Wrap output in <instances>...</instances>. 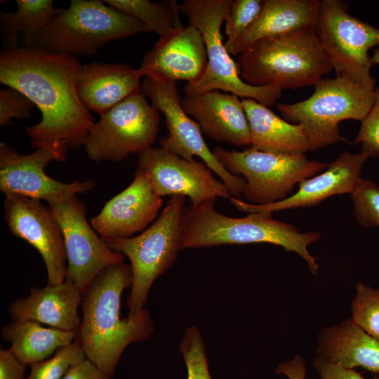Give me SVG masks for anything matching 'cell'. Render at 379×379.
<instances>
[{"mask_svg":"<svg viewBox=\"0 0 379 379\" xmlns=\"http://www.w3.org/2000/svg\"><path fill=\"white\" fill-rule=\"evenodd\" d=\"M82 65L77 57L27 47L3 49L0 82L18 89L38 107L41 121L27 126L32 147L53 152L65 161L69 149L84 146L95 119L77 91Z\"/></svg>","mask_w":379,"mask_h":379,"instance_id":"1","label":"cell"},{"mask_svg":"<svg viewBox=\"0 0 379 379\" xmlns=\"http://www.w3.org/2000/svg\"><path fill=\"white\" fill-rule=\"evenodd\" d=\"M131 281L130 265L116 263L102 270L82 293L83 314L74 340L86 357L111 377L127 346L146 341L154 330L145 308L120 317L121 295Z\"/></svg>","mask_w":379,"mask_h":379,"instance_id":"2","label":"cell"},{"mask_svg":"<svg viewBox=\"0 0 379 379\" xmlns=\"http://www.w3.org/2000/svg\"><path fill=\"white\" fill-rule=\"evenodd\" d=\"M209 199L185 207L182 218L180 250L225 244L269 243L281 246L302 258L310 272L316 275L319 265L307 250L321 237L318 232L302 233L293 225L272 217V214L250 213L233 218L218 212Z\"/></svg>","mask_w":379,"mask_h":379,"instance_id":"3","label":"cell"},{"mask_svg":"<svg viewBox=\"0 0 379 379\" xmlns=\"http://www.w3.org/2000/svg\"><path fill=\"white\" fill-rule=\"evenodd\" d=\"M238 65L246 84L281 90L314 86L333 70L314 27L260 40L240 54Z\"/></svg>","mask_w":379,"mask_h":379,"instance_id":"4","label":"cell"},{"mask_svg":"<svg viewBox=\"0 0 379 379\" xmlns=\"http://www.w3.org/2000/svg\"><path fill=\"white\" fill-rule=\"evenodd\" d=\"M150 32L104 1L71 0L48 23L34 48L74 57L91 55L112 41Z\"/></svg>","mask_w":379,"mask_h":379,"instance_id":"5","label":"cell"},{"mask_svg":"<svg viewBox=\"0 0 379 379\" xmlns=\"http://www.w3.org/2000/svg\"><path fill=\"white\" fill-rule=\"evenodd\" d=\"M186 197L171 196L157 219L136 236L102 238L112 250L130 260L132 273L127 298L128 317L144 308L150 288L175 262L180 250L181 226Z\"/></svg>","mask_w":379,"mask_h":379,"instance_id":"6","label":"cell"},{"mask_svg":"<svg viewBox=\"0 0 379 379\" xmlns=\"http://www.w3.org/2000/svg\"><path fill=\"white\" fill-rule=\"evenodd\" d=\"M233 0H185L179 4L180 11L187 16L190 24L202 34L207 53V67L201 79L185 87L186 95L213 90L251 98L267 107L276 104L281 89L274 86H255L241 77L238 63L230 57L221 33Z\"/></svg>","mask_w":379,"mask_h":379,"instance_id":"7","label":"cell"},{"mask_svg":"<svg viewBox=\"0 0 379 379\" xmlns=\"http://www.w3.org/2000/svg\"><path fill=\"white\" fill-rule=\"evenodd\" d=\"M375 88L340 77L321 79L307 99L280 103L277 107L286 121L304 128L311 150H317L347 141L340 133L339 123L347 119L361 121L373 105Z\"/></svg>","mask_w":379,"mask_h":379,"instance_id":"8","label":"cell"},{"mask_svg":"<svg viewBox=\"0 0 379 379\" xmlns=\"http://www.w3.org/2000/svg\"><path fill=\"white\" fill-rule=\"evenodd\" d=\"M212 152L230 173L246 180L242 192L245 201L267 205L289 197L296 184L324 171L328 164L308 159L305 154L263 152L251 147L242 151L220 146Z\"/></svg>","mask_w":379,"mask_h":379,"instance_id":"9","label":"cell"},{"mask_svg":"<svg viewBox=\"0 0 379 379\" xmlns=\"http://www.w3.org/2000/svg\"><path fill=\"white\" fill-rule=\"evenodd\" d=\"M315 31L337 77L375 88L368 51L379 45V29L352 16L347 4L320 1Z\"/></svg>","mask_w":379,"mask_h":379,"instance_id":"10","label":"cell"},{"mask_svg":"<svg viewBox=\"0 0 379 379\" xmlns=\"http://www.w3.org/2000/svg\"><path fill=\"white\" fill-rule=\"evenodd\" d=\"M136 92L100 115L84 144L93 162H120L152 147L159 131V113Z\"/></svg>","mask_w":379,"mask_h":379,"instance_id":"11","label":"cell"},{"mask_svg":"<svg viewBox=\"0 0 379 379\" xmlns=\"http://www.w3.org/2000/svg\"><path fill=\"white\" fill-rule=\"evenodd\" d=\"M140 91L166 118L168 135L159 140L160 147L187 160L199 157L227 185L232 196L239 198L245 179L227 171L215 157L203 138L198 123L183 109L176 82L145 77L141 82Z\"/></svg>","mask_w":379,"mask_h":379,"instance_id":"12","label":"cell"},{"mask_svg":"<svg viewBox=\"0 0 379 379\" xmlns=\"http://www.w3.org/2000/svg\"><path fill=\"white\" fill-rule=\"evenodd\" d=\"M60 227L65 247L67 278L83 293L95 277L125 256L110 248L86 217V208L77 196L48 205Z\"/></svg>","mask_w":379,"mask_h":379,"instance_id":"13","label":"cell"},{"mask_svg":"<svg viewBox=\"0 0 379 379\" xmlns=\"http://www.w3.org/2000/svg\"><path fill=\"white\" fill-rule=\"evenodd\" d=\"M59 161L57 156L44 148L23 154L6 142L0 143V190L5 194H16L46 201L48 205L65 201L92 190L95 182L88 179L62 182L48 175L46 167Z\"/></svg>","mask_w":379,"mask_h":379,"instance_id":"14","label":"cell"},{"mask_svg":"<svg viewBox=\"0 0 379 379\" xmlns=\"http://www.w3.org/2000/svg\"><path fill=\"white\" fill-rule=\"evenodd\" d=\"M137 166L161 197L182 195L189 197L192 204H197L232 197L227 185L215 178L204 162L182 159L161 147H152L138 154Z\"/></svg>","mask_w":379,"mask_h":379,"instance_id":"15","label":"cell"},{"mask_svg":"<svg viewBox=\"0 0 379 379\" xmlns=\"http://www.w3.org/2000/svg\"><path fill=\"white\" fill-rule=\"evenodd\" d=\"M4 219L15 237L40 253L47 272V284L67 278V261L62 233L49 206L40 200L16 194L5 195Z\"/></svg>","mask_w":379,"mask_h":379,"instance_id":"16","label":"cell"},{"mask_svg":"<svg viewBox=\"0 0 379 379\" xmlns=\"http://www.w3.org/2000/svg\"><path fill=\"white\" fill-rule=\"evenodd\" d=\"M207 62L202 34L189 23L159 38L144 55L138 70L142 77L154 80L194 84L204 76Z\"/></svg>","mask_w":379,"mask_h":379,"instance_id":"17","label":"cell"},{"mask_svg":"<svg viewBox=\"0 0 379 379\" xmlns=\"http://www.w3.org/2000/svg\"><path fill=\"white\" fill-rule=\"evenodd\" d=\"M368 156L363 152H345L328 164L322 172L299 183L297 192L282 201L267 204H251L232 197L230 202L239 211L248 213L275 212L315 206L334 195L352 194L361 179L362 167Z\"/></svg>","mask_w":379,"mask_h":379,"instance_id":"18","label":"cell"},{"mask_svg":"<svg viewBox=\"0 0 379 379\" xmlns=\"http://www.w3.org/2000/svg\"><path fill=\"white\" fill-rule=\"evenodd\" d=\"M162 204L146 175L137 170L131 183L107 201L90 223L102 238L133 237L157 219Z\"/></svg>","mask_w":379,"mask_h":379,"instance_id":"19","label":"cell"},{"mask_svg":"<svg viewBox=\"0 0 379 379\" xmlns=\"http://www.w3.org/2000/svg\"><path fill=\"white\" fill-rule=\"evenodd\" d=\"M181 103L211 139L238 147L251 145L249 123L241 99L237 95L213 90L185 95Z\"/></svg>","mask_w":379,"mask_h":379,"instance_id":"20","label":"cell"},{"mask_svg":"<svg viewBox=\"0 0 379 379\" xmlns=\"http://www.w3.org/2000/svg\"><path fill=\"white\" fill-rule=\"evenodd\" d=\"M81 299V289L66 278L57 284L30 288L29 294L13 300L8 311L13 321H34L76 333L81 323L78 307Z\"/></svg>","mask_w":379,"mask_h":379,"instance_id":"21","label":"cell"},{"mask_svg":"<svg viewBox=\"0 0 379 379\" xmlns=\"http://www.w3.org/2000/svg\"><path fill=\"white\" fill-rule=\"evenodd\" d=\"M141 77L138 69L122 62L88 63L80 69L77 91L86 109L101 115L129 95L140 91Z\"/></svg>","mask_w":379,"mask_h":379,"instance_id":"22","label":"cell"},{"mask_svg":"<svg viewBox=\"0 0 379 379\" xmlns=\"http://www.w3.org/2000/svg\"><path fill=\"white\" fill-rule=\"evenodd\" d=\"M319 7L318 0H264L253 25L225 46L230 55L241 54L260 40L315 27Z\"/></svg>","mask_w":379,"mask_h":379,"instance_id":"23","label":"cell"},{"mask_svg":"<svg viewBox=\"0 0 379 379\" xmlns=\"http://www.w3.org/2000/svg\"><path fill=\"white\" fill-rule=\"evenodd\" d=\"M317 340L318 356L347 368L359 367L379 374V340L352 318L324 327Z\"/></svg>","mask_w":379,"mask_h":379,"instance_id":"24","label":"cell"},{"mask_svg":"<svg viewBox=\"0 0 379 379\" xmlns=\"http://www.w3.org/2000/svg\"><path fill=\"white\" fill-rule=\"evenodd\" d=\"M251 131V147L260 151L305 154L311 145L304 128L280 118L268 107L241 98Z\"/></svg>","mask_w":379,"mask_h":379,"instance_id":"25","label":"cell"},{"mask_svg":"<svg viewBox=\"0 0 379 379\" xmlns=\"http://www.w3.org/2000/svg\"><path fill=\"white\" fill-rule=\"evenodd\" d=\"M1 336L11 343L9 348L25 365L42 361L75 340L76 333L46 328L34 321H13L3 326Z\"/></svg>","mask_w":379,"mask_h":379,"instance_id":"26","label":"cell"},{"mask_svg":"<svg viewBox=\"0 0 379 379\" xmlns=\"http://www.w3.org/2000/svg\"><path fill=\"white\" fill-rule=\"evenodd\" d=\"M14 13H0L4 49L17 48V32H22L25 47L34 48L48 23L59 12L52 0H16Z\"/></svg>","mask_w":379,"mask_h":379,"instance_id":"27","label":"cell"},{"mask_svg":"<svg viewBox=\"0 0 379 379\" xmlns=\"http://www.w3.org/2000/svg\"><path fill=\"white\" fill-rule=\"evenodd\" d=\"M109 6L135 18L164 38L182 27L179 4L175 0H106Z\"/></svg>","mask_w":379,"mask_h":379,"instance_id":"28","label":"cell"},{"mask_svg":"<svg viewBox=\"0 0 379 379\" xmlns=\"http://www.w3.org/2000/svg\"><path fill=\"white\" fill-rule=\"evenodd\" d=\"M351 303L352 319L371 336L379 340V288L359 281Z\"/></svg>","mask_w":379,"mask_h":379,"instance_id":"29","label":"cell"},{"mask_svg":"<svg viewBox=\"0 0 379 379\" xmlns=\"http://www.w3.org/2000/svg\"><path fill=\"white\" fill-rule=\"evenodd\" d=\"M77 341L58 349L48 359L30 366L31 371L25 379H62L73 365L86 359Z\"/></svg>","mask_w":379,"mask_h":379,"instance_id":"30","label":"cell"},{"mask_svg":"<svg viewBox=\"0 0 379 379\" xmlns=\"http://www.w3.org/2000/svg\"><path fill=\"white\" fill-rule=\"evenodd\" d=\"M350 195L358 223L365 228L379 227V186L361 178Z\"/></svg>","mask_w":379,"mask_h":379,"instance_id":"31","label":"cell"},{"mask_svg":"<svg viewBox=\"0 0 379 379\" xmlns=\"http://www.w3.org/2000/svg\"><path fill=\"white\" fill-rule=\"evenodd\" d=\"M180 350L187 366V379H212L203 338L196 326H190L185 331Z\"/></svg>","mask_w":379,"mask_h":379,"instance_id":"32","label":"cell"},{"mask_svg":"<svg viewBox=\"0 0 379 379\" xmlns=\"http://www.w3.org/2000/svg\"><path fill=\"white\" fill-rule=\"evenodd\" d=\"M264 0H235L225 21L227 41H232L246 32L258 18Z\"/></svg>","mask_w":379,"mask_h":379,"instance_id":"33","label":"cell"},{"mask_svg":"<svg viewBox=\"0 0 379 379\" xmlns=\"http://www.w3.org/2000/svg\"><path fill=\"white\" fill-rule=\"evenodd\" d=\"M352 144L361 145V152L368 157H379V86L375 87L374 100Z\"/></svg>","mask_w":379,"mask_h":379,"instance_id":"34","label":"cell"},{"mask_svg":"<svg viewBox=\"0 0 379 379\" xmlns=\"http://www.w3.org/2000/svg\"><path fill=\"white\" fill-rule=\"evenodd\" d=\"M36 105L16 88L8 87L0 91V126L11 125L13 118L29 119Z\"/></svg>","mask_w":379,"mask_h":379,"instance_id":"35","label":"cell"},{"mask_svg":"<svg viewBox=\"0 0 379 379\" xmlns=\"http://www.w3.org/2000/svg\"><path fill=\"white\" fill-rule=\"evenodd\" d=\"M312 365L321 379H369L354 369L343 367L318 355ZM370 379H379V377L375 376Z\"/></svg>","mask_w":379,"mask_h":379,"instance_id":"36","label":"cell"},{"mask_svg":"<svg viewBox=\"0 0 379 379\" xmlns=\"http://www.w3.org/2000/svg\"><path fill=\"white\" fill-rule=\"evenodd\" d=\"M26 366L10 349L0 350V379H25Z\"/></svg>","mask_w":379,"mask_h":379,"instance_id":"37","label":"cell"},{"mask_svg":"<svg viewBox=\"0 0 379 379\" xmlns=\"http://www.w3.org/2000/svg\"><path fill=\"white\" fill-rule=\"evenodd\" d=\"M62 379H114L86 358L73 365Z\"/></svg>","mask_w":379,"mask_h":379,"instance_id":"38","label":"cell"},{"mask_svg":"<svg viewBox=\"0 0 379 379\" xmlns=\"http://www.w3.org/2000/svg\"><path fill=\"white\" fill-rule=\"evenodd\" d=\"M275 373L285 375L288 379H305L307 368L305 360L300 355H295L278 365Z\"/></svg>","mask_w":379,"mask_h":379,"instance_id":"39","label":"cell"},{"mask_svg":"<svg viewBox=\"0 0 379 379\" xmlns=\"http://www.w3.org/2000/svg\"><path fill=\"white\" fill-rule=\"evenodd\" d=\"M371 62L372 66L379 65V48L374 50L372 56H371Z\"/></svg>","mask_w":379,"mask_h":379,"instance_id":"40","label":"cell"}]
</instances>
